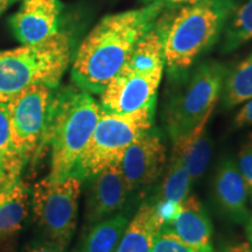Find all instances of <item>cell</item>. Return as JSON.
Segmentation results:
<instances>
[{
  "label": "cell",
  "mask_w": 252,
  "mask_h": 252,
  "mask_svg": "<svg viewBox=\"0 0 252 252\" xmlns=\"http://www.w3.org/2000/svg\"><path fill=\"white\" fill-rule=\"evenodd\" d=\"M163 7L159 1L109 14L89 32L72 56L75 86L99 94L118 74L138 42L152 30Z\"/></svg>",
  "instance_id": "cell-1"
},
{
  "label": "cell",
  "mask_w": 252,
  "mask_h": 252,
  "mask_svg": "<svg viewBox=\"0 0 252 252\" xmlns=\"http://www.w3.org/2000/svg\"><path fill=\"white\" fill-rule=\"evenodd\" d=\"M236 7L235 0H197L163 9L154 30L161 40L169 77H184L196 60L215 45Z\"/></svg>",
  "instance_id": "cell-2"
},
{
  "label": "cell",
  "mask_w": 252,
  "mask_h": 252,
  "mask_svg": "<svg viewBox=\"0 0 252 252\" xmlns=\"http://www.w3.org/2000/svg\"><path fill=\"white\" fill-rule=\"evenodd\" d=\"M99 115V104L88 91L75 84L55 89L46 135V147H50L49 180H63L70 175Z\"/></svg>",
  "instance_id": "cell-3"
},
{
  "label": "cell",
  "mask_w": 252,
  "mask_h": 252,
  "mask_svg": "<svg viewBox=\"0 0 252 252\" xmlns=\"http://www.w3.org/2000/svg\"><path fill=\"white\" fill-rule=\"evenodd\" d=\"M72 56L71 36L61 31L43 42L0 50V103L35 84L56 89Z\"/></svg>",
  "instance_id": "cell-4"
},
{
  "label": "cell",
  "mask_w": 252,
  "mask_h": 252,
  "mask_svg": "<svg viewBox=\"0 0 252 252\" xmlns=\"http://www.w3.org/2000/svg\"><path fill=\"white\" fill-rule=\"evenodd\" d=\"M153 116L154 110L118 115L100 109L98 122L70 175L84 181L119 161L125 150L152 128Z\"/></svg>",
  "instance_id": "cell-5"
},
{
  "label": "cell",
  "mask_w": 252,
  "mask_h": 252,
  "mask_svg": "<svg viewBox=\"0 0 252 252\" xmlns=\"http://www.w3.org/2000/svg\"><path fill=\"white\" fill-rule=\"evenodd\" d=\"M226 68L222 63H201L175 91L165 109V125L172 140L190 133L210 118L220 94Z\"/></svg>",
  "instance_id": "cell-6"
},
{
  "label": "cell",
  "mask_w": 252,
  "mask_h": 252,
  "mask_svg": "<svg viewBox=\"0 0 252 252\" xmlns=\"http://www.w3.org/2000/svg\"><path fill=\"white\" fill-rule=\"evenodd\" d=\"M82 184L74 175L63 180L48 178L35 184L32 191V209L45 241L65 250L75 234Z\"/></svg>",
  "instance_id": "cell-7"
},
{
  "label": "cell",
  "mask_w": 252,
  "mask_h": 252,
  "mask_svg": "<svg viewBox=\"0 0 252 252\" xmlns=\"http://www.w3.org/2000/svg\"><path fill=\"white\" fill-rule=\"evenodd\" d=\"M54 93V88L35 84L6 103L13 139L27 165L36 162L46 150Z\"/></svg>",
  "instance_id": "cell-8"
},
{
  "label": "cell",
  "mask_w": 252,
  "mask_h": 252,
  "mask_svg": "<svg viewBox=\"0 0 252 252\" xmlns=\"http://www.w3.org/2000/svg\"><path fill=\"white\" fill-rule=\"evenodd\" d=\"M162 74H145L123 67L99 94L100 109L118 115L154 110Z\"/></svg>",
  "instance_id": "cell-9"
},
{
  "label": "cell",
  "mask_w": 252,
  "mask_h": 252,
  "mask_svg": "<svg viewBox=\"0 0 252 252\" xmlns=\"http://www.w3.org/2000/svg\"><path fill=\"white\" fill-rule=\"evenodd\" d=\"M166 145L161 135L149 131L132 143L119 160L128 191L144 189L156 182L166 163Z\"/></svg>",
  "instance_id": "cell-10"
},
{
  "label": "cell",
  "mask_w": 252,
  "mask_h": 252,
  "mask_svg": "<svg viewBox=\"0 0 252 252\" xmlns=\"http://www.w3.org/2000/svg\"><path fill=\"white\" fill-rule=\"evenodd\" d=\"M84 219L88 226L121 212L128 191L119 161L88 179Z\"/></svg>",
  "instance_id": "cell-11"
},
{
  "label": "cell",
  "mask_w": 252,
  "mask_h": 252,
  "mask_svg": "<svg viewBox=\"0 0 252 252\" xmlns=\"http://www.w3.org/2000/svg\"><path fill=\"white\" fill-rule=\"evenodd\" d=\"M62 5L60 0H21L11 26L21 45L43 42L59 33Z\"/></svg>",
  "instance_id": "cell-12"
},
{
  "label": "cell",
  "mask_w": 252,
  "mask_h": 252,
  "mask_svg": "<svg viewBox=\"0 0 252 252\" xmlns=\"http://www.w3.org/2000/svg\"><path fill=\"white\" fill-rule=\"evenodd\" d=\"M213 196L225 219L234 223H247L250 219L249 194L237 163L225 157L216 167L213 178Z\"/></svg>",
  "instance_id": "cell-13"
},
{
  "label": "cell",
  "mask_w": 252,
  "mask_h": 252,
  "mask_svg": "<svg viewBox=\"0 0 252 252\" xmlns=\"http://www.w3.org/2000/svg\"><path fill=\"white\" fill-rule=\"evenodd\" d=\"M193 252H213V223L196 196L188 195L174 220L165 226Z\"/></svg>",
  "instance_id": "cell-14"
},
{
  "label": "cell",
  "mask_w": 252,
  "mask_h": 252,
  "mask_svg": "<svg viewBox=\"0 0 252 252\" xmlns=\"http://www.w3.org/2000/svg\"><path fill=\"white\" fill-rule=\"evenodd\" d=\"M208 121H203L190 133L172 140V156L181 160L193 184L202 178L212 159L213 144L207 132Z\"/></svg>",
  "instance_id": "cell-15"
},
{
  "label": "cell",
  "mask_w": 252,
  "mask_h": 252,
  "mask_svg": "<svg viewBox=\"0 0 252 252\" xmlns=\"http://www.w3.org/2000/svg\"><path fill=\"white\" fill-rule=\"evenodd\" d=\"M26 166V159L13 139L7 105L0 103V191L13 187Z\"/></svg>",
  "instance_id": "cell-16"
},
{
  "label": "cell",
  "mask_w": 252,
  "mask_h": 252,
  "mask_svg": "<svg viewBox=\"0 0 252 252\" xmlns=\"http://www.w3.org/2000/svg\"><path fill=\"white\" fill-rule=\"evenodd\" d=\"M127 224V217L121 212L94 223L74 252H116Z\"/></svg>",
  "instance_id": "cell-17"
},
{
  "label": "cell",
  "mask_w": 252,
  "mask_h": 252,
  "mask_svg": "<svg viewBox=\"0 0 252 252\" xmlns=\"http://www.w3.org/2000/svg\"><path fill=\"white\" fill-rule=\"evenodd\" d=\"M30 204L28 186L21 179L8 190L0 191V238L8 237L23 228Z\"/></svg>",
  "instance_id": "cell-18"
},
{
  "label": "cell",
  "mask_w": 252,
  "mask_h": 252,
  "mask_svg": "<svg viewBox=\"0 0 252 252\" xmlns=\"http://www.w3.org/2000/svg\"><path fill=\"white\" fill-rule=\"evenodd\" d=\"M160 230L153 217L152 204L144 203L128 222L116 252H151L154 236Z\"/></svg>",
  "instance_id": "cell-19"
},
{
  "label": "cell",
  "mask_w": 252,
  "mask_h": 252,
  "mask_svg": "<svg viewBox=\"0 0 252 252\" xmlns=\"http://www.w3.org/2000/svg\"><path fill=\"white\" fill-rule=\"evenodd\" d=\"M220 98L226 109L235 108L252 98V53L226 71Z\"/></svg>",
  "instance_id": "cell-20"
},
{
  "label": "cell",
  "mask_w": 252,
  "mask_h": 252,
  "mask_svg": "<svg viewBox=\"0 0 252 252\" xmlns=\"http://www.w3.org/2000/svg\"><path fill=\"white\" fill-rule=\"evenodd\" d=\"M123 67L128 70L145 72V74L163 71L165 58H163L162 43L159 34L154 30V26L138 42Z\"/></svg>",
  "instance_id": "cell-21"
},
{
  "label": "cell",
  "mask_w": 252,
  "mask_h": 252,
  "mask_svg": "<svg viewBox=\"0 0 252 252\" xmlns=\"http://www.w3.org/2000/svg\"><path fill=\"white\" fill-rule=\"evenodd\" d=\"M252 40V0L237 6L223 31L224 53L232 52Z\"/></svg>",
  "instance_id": "cell-22"
},
{
  "label": "cell",
  "mask_w": 252,
  "mask_h": 252,
  "mask_svg": "<svg viewBox=\"0 0 252 252\" xmlns=\"http://www.w3.org/2000/svg\"><path fill=\"white\" fill-rule=\"evenodd\" d=\"M191 181L190 175L181 160L173 157L168 169L163 178L156 201H172V202L182 203L190 193Z\"/></svg>",
  "instance_id": "cell-23"
},
{
  "label": "cell",
  "mask_w": 252,
  "mask_h": 252,
  "mask_svg": "<svg viewBox=\"0 0 252 252\" xmlns=\"http://www.w3.org/2000/svg\"><path fill=\"white\" fill-rule=\"evenodd\" d=\"M151 252H193L171 230L163 228L154 236Z\"/></svg>",
  "instance_id": "cell-24"
},
{
  "label": "cell",
  "mask_w": 252,
  "mask_h": 252,
  "mask_svg": "<svg viewBox=\"0 0 252 252\" xmlns=\"http://www.w3.org/2000/svg\"><path fill=\"white\" fill-rule=\"evenodd\" d=\"M237 166L247 186L249 197L252 203V133L242 145L237 156Z\"/></svg>",
  "instance_id": "cell-25"
},
{
  "label": "cell",
  "mask_w": 252,
  "mask_h": 252,
  "mask_svg": "<svg viewBox=\"0 0 252 252\" xmlns=\"http://www.w3.org/2000/svg\"><path fill=\"white\" fill-rule=\"evenodd\" d=\"M252 125V98L245 102L234 119V126L236 128H243Z\"/></svg>",
  "instance_id": "cell-26"
},
{
  "label": "cell",
  "mask_w": 252,
  "mask_h": 252,
  "mask_svg": "<svg viewBox=\"0 0 252 252\" xmlns=\"http://www.w3.org/2000/svg\"><path fill=\"white\" fill-rule=\"evenodd\" d=\"M24 252H65V250H62L56 245L43 239V241L34 242V243L27 245Z\"/></svg>",
  "instance_id": "cell-27"
},
{
  "label": "cell",
  "mask_w": 252,
  "mask_h": 252,
  "mask_svg": "<svg viewBox=\"0 0 252 252\" xmlns=\"http://www.w3.org/2000/svg\"><path fill=\"white\" fill-rule=\"evenodd\" d=\"M213 252H252V245L248 242H235L223 245L219 250Z\"/></svg>",
  "instance_id": "cell-28"
},
{
  "label": "cell",
  "mask_w": 252,
  "mask_h": 252,
  "mask_svg": "<svg viewBox=\"0 0 252 252\" xmlns=\"http://www.w3.org/2000/svg\"><path fill=\"white\" fill-rule=\"evenodd\" d=\"M159 1L163 9L167 8H173V7H178V6H182V5H187V4H191V2L197 1V0H157Z\"/></svg>",
  "instance_id": "cell-29"
},
{
  "label": "cell",
  "mask_w": 252,
  "mask_h": 252,
  "mask_svg": "<svg viewBox=\"0 0 252 252\" xmlns=\"http://www.w3.org/2000/svg\"><path fill=\"white\" fill-rule=\"evenodd\" d=\"M247 235L249 242H250V244L252 245V217H250V219L247 220Z\"/></svg>",
  "instance_id": "cell-30"
},
{
  "label": "cell",
  "mask_w": 252,
  "mask_h": 252,
  "mask_svg": "<svg viewBox=\"0 0 252 252\" xmlns=\"http://www.w3.org/2000/svg\"><path fill=\"white\" fill-rule=\"evenodd\" d=\"M12 1H13V0H0V14L11 5Z\"/></svg>",
  "instance_id": "cell-31"
},
{
  "label": "cell",
  "mask_w": 252,
  "mask_h": 252,
  "mask_svg": "<svg viewBox=\"0 0 252 252\" xmlns=\"http://www.w3.org/2000/svg\"><path fill=\"white\" fill-rule=\"evenodd\" d=\"M141 1L144 2V5H147V4H151V2L157 1V0H141Z\"/></svg>",
  "instance_id": "cell-32"
}]
</instances>
